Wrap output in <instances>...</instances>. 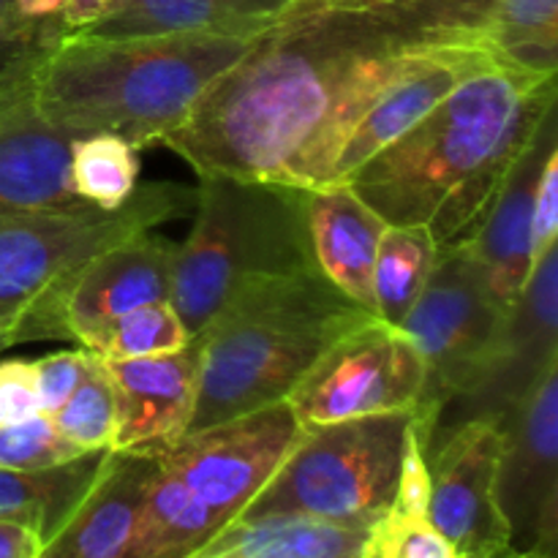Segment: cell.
<instances>
[{
    "label": "cell",
    "mask_w": 558,
    "mask_h": 558,
    "mask_svg": "<svg viewBox=\"0 0 558 558\" xmlns=\"http://www.w3.org/2000/svg\"><path fill=\"white\" fill-rule=\"evenodd\" d=\"M434 36L376 11L292 0L163 136L196 174L319 189L365 109Z\"/></svg>",
    "instance_id": "1"
},
{
    "label": "cell",
    "mask_w": 558,
    "mask_h": 558,
    "mask_svg": "<svg viewBox=\"0 0 558 558\" xmlns=\"http://www.w3.org/2000/svg\"><path fill=\"white\" fill-rule=\"evenodd\" d=\"M554 109L556 74L501 60L469 76L343 183L385 223L425 227L439 248L458 243L477 229Z\"/></svg>",
    "instance_id": "2"
},
{
    "label": "cell",
    "mask_w": 558,
    "mask_h": 558,
    "mask_svg": "<svg viewBox=\"0 0 558 558\" xmlns=\"http://www.w3.org/2000/svg\"><path fill=\"white\" fill-rule=\"evenodd\" d=\"M254 41L256 36L238 33H69L33 63V98L69 140L112 134L140 150L172 134Z\"/></svg>",
    "instance_id": "3"
},
{
    "label": "cell",
    "mask_w": 558,
    "mask_h": 558,
    "mask_svg": "<svg viewBox=\"0 0 558 558\" xmlns=\"http://www.w3.org/2000/svg\"><path fill=\"white\" fill-rule=\"evenodd\" d=\"M319 270L240 289L199 332V396L189 430L287 401L332 341L371 319Z\"/></svg>",
    "instance_id": "4"
},
{
    "label": "cell",
    "mask_w": 558,
    "mask_h": 558,
    "mask_svg": "<svg viewBox=\"0 0 558 558\" xmlns=\"http://www.w3.org/2000/svg\"><path fill=\"white\" fill-rule=\"evenodd\" d=\"M305 205L308 189L300 185L202 174L169 298L191 338L248 283L316 270Z\"/></svg>",
    "instance_id": "5"
},
{
    "label": "cell",
    "mask_w": 558,
    "mask_h": 558,
    "mask_svg": "<svg viewBox=\"0 0 558 558\" xmlns=\"http://www.w3.org/2000/svg\"><path fill=\"white\" fill-rule=\"evenodd\" d=\"M196 207V189L136 185L118 210L0 218V332L11 343L63 338L60 305L71 278L109 245Z\"/></svg>",
    "instance_id": "6"
},
{
    "label": "cell",
    "mask_w": 558,
    "mask_h": 558,
    "mask_svg": "<svg viewBox=\"0 0 558 558\" xmlns=\"http://www.w3.org/2000/svg\"><path fill=\"white\" fill-rule=\"evenodd\" d=\"M409 420L412 412H390L305 428L240 518L300 515L371 529L396 501Z\"/></svg>",
    "instance_id": "7"
},
{
    "label": "cell",
    "mask_w": 558,
    "mask_h": 558,
    "mask_svg": "<svg viewBox=\"0 0 558 558\" xmlns=\"http://www.w3.org/2000/svg\"><path fill=\"white\" fill-rule=\"evenodd\" d=\"M505 319L466 245H441L428 283L401 325L425 363V390L412 414L428 430V441L441 409L472 390L488 368Z\"/></svg>",
    "instance_id": "8"
},
{
    "label": "cell",
    "mask_w": 558,
    "mask_h": 558,
    "mask_svg": "<svg viewBox=\"0 0 558 558\" xmlns=\"http://www.w3.org/2000/svg\"><path fill=\"white\" fill-rule=\"evenodd\" d=\"M425 390V363L412 338L387 322H360L322 352L287 396L303 428L412 412Z\"/></svg>",
    "instance_id": "9"
},
{
    "label": "cell",
    "mask_w": 558,
    "mask_h": 558,
    "mask_svg": "<svg viewBox=\"0 0 558 558\" xmlns=\"http://www.w3.org/2000/svg\"><path fill=\"white\" fill-rule=\"evenodd\" d=\"M303 430L289 403L278 401L147 452L227 526L270 483Z\"/></svg>",
    "instance_id": "10"
},
{
    "label": "cell",
    "mask_w": 558,
    "mask_h": 558,
    "mask_svg": "<svg viewBox=\"0 0 558 558\" xmlns=\"http://www.w3.org/2000/svg\"><path fill=\"white\" fill-rule=\"evenodd\" d=\"M496 501L512 554L556 558L558 539V357L501 420Z\"/></svg>",
    "instance_id": "11"
},
{
    "label": "cell",
    "mask_w": 558,
    "mask_h": 558,
    "mask_svg": "<svg viewBox=\"0 0 558 558\" xmlns=\"http://www.w3.org/2000/svg\"><path fill=\"white\" fill-rule=\"evenodd\" d=\"M501 441V420L477 417L434 436L425 450L430 472L428 521L458 558L512 554L496 501Z\"/></svg>",
    "instance_id": "12"
},
{
    "label": "cell",
    "mask_w": 558,
    "mask_h": 558,
    "mask_svg": "<svg viewBox=\"0 0 558 558\" xmlns=\"http://www.w3.org/2000/svg\"><path fill=\"white\" fill-rule=\"evenodd\" d=\"M36 58L0 69V218L98 210L71 189L74 140L38 112L31 85Z\"/></svg>",
    "instance_id": "13"
},
{
    "label": "cell",
    "mask_w": 558,
    "mask_h": 558,
    "mask_svg": "<svg viewBox=\"0 0 558 558\" xmlns=\"http://www.w3.org/2000/svg\"><path fill=\"white\" fill-rule=\"evenodd\" d=\"M505 58L496 52L488 38H452V41H436L414 49L349 134L338 156L336 180H347L368 158L414 129L469 76Z\"/></svg>",
    "instance_id": "14"
},
{
    "label": "cell",
    "mask_w": 558,
    "mask_h": 558,
    "mask_svg": "<svg viewBox=\"0 0 558 558\" xmlns=\"http://www.w3.org/2000/svg\"><path fill=\"white\" fill-rule=\"evenodd\" d=\"M558 248L548 251L537 265L532 267L521 298L512 305L505 319L499 343L494 349L488 368L477 379V385L461 398L447 403L456 409V417L441 423L434 436L445 434L452 425L466 420L490 417L505 420L507 412L523 398L532 381L543 374L545 365L558 357ZM430 436V439H434ZM430 445V441H428Z\"/></svg>",
    "instance_id": "15"
},
{
    "label": "cell",
    "mask_w": 558,
    "mask_h": 558,
    "mask_svg": "<svg viewBox=\"0 0 558 558\" xmlns=\"http://www.w3.org/2000/svg\"><path fill=\"white\" fill-rule=\"evenodd\" d=\"M174 251L178 245L169 240L140 232L93 256L65 289L60 305L63 338L85 349L129 311L172 298Z\"/></svg>",
    "instance_id": "16"
},
{
    "label": "cell",
    "mask_w": 558,
    "mask_h": 558,
    "mask_svg": "<svg viewBox=\"0 0 558 558\" xmlns=\"http://www.w3.org/2000/svg\"><path fill=\"white\" fill-rule=\"evenodd\" d=\"M558 145L556 109L545 118L534 140L507 174L505 185L490 202L488 213L466 240L477 276L488 298L510 314L532 276V205L539 172L550 147Z\"/></svg>",
    "instance_id": "17"
},
{
    "label": "cell",
    "mask_w": 558,
    "mask_h": 558,
    "mask_svg": "<svg viewBox=\"0 0 558 558\" xmlns=\"http://www.w3.org/2000/svg\"><path fill=\"white\" fill-rule=\"evenodd\" d=\"M199 338L161 357L104 360L118 403L112 450H158L189 434L199 396Z\"/></svg>",
    "instance_id": "18"
},
{
    "label": "cell",
    "mask_w": 558,
    "mask_h": 558,
    "mask_svg": "<svg viewBox=\"0 0 558 558\" xmlns=\"http://www.w3.org/2000/svg\"><path fill=\"white\" fill-rule=\"evenodd\" d=\"M156 456L109 450L90 490L38 558H129Z\"/></svg>",
    "instance_id": "19"
},
{
    "label": "cell",
    "mask_w": 558,
    "mask_h": 558,
    "mask_svg": "<svg viewBox=\"0 0 558 558\" xmlns=\"http://www.w3.org/2000/svg\"><path fill=\"white\" fill-rule=\"evenodd\" d=\"M311 251L316 270L352 303L374 314V259L387 223L343 180L308 189Z\"/></svg>",
    "instance_id": "20"
},
{
    "label": "cell",
    "mask_w": 558,
    "mask_h": 558,
    "mask_svg": "<svg viewBox=\"0 0 558 558\" xmlns=\"http://www.w3.org/2000/svg\"><path fill=\"white\" fill-rule=\"evenodd\" d=\"M292 0H114L93 25L90 38L172 36V33H238L259 36Z\"/></svg>",
    "instance_id": "21"
},
{
    "label": "cell",
    "mask_w": 558,
    "mask_h": 558,
    "mask_svg": "<svg viewBox=\"0 0 558 558\" xmlns=\"http://www.w3.org/2000/svg\"><path fill=\"white\" fill-rule=\"evenodd\" d=\"M368 529L300 515L238 518L185 558H363Z\"/></svg>",
    "instance_id": "22"
},
{
    "label": "cell",
    "mask_w": 558,
    "mask_h": 558,
    "mask_svg": "<svg viewBox=\"0 0 558 558\" xmlns=\"http://www.w3.org/2000/svg\"><path fill=\"white\" fill-rule=\"evenodd\" d=\"M107 452L93 450L69 463L36 472L0 466V521L33 529L47 545L90 490Z\"/></svg>",
    "instance_id": "23"
},
{
    "label": "cell",
    "mask_w": 558,
    "mask_h": 558,
    "mask_svg": "<svg viewBox=\"0 0 558 558\" xmlns=\"http://www.w3.org/2000/svg\"><path fill=\"white\" fill-rule=\"evenodd\" d=\"M221 529L223 523L156 461L129 558H185Z\"/></svg>",
    "instance_id": "24"
},
{
    "label": "cell",
    "mask_w": 558,
    "mask_h": 558,
    "mask_svg": "<svg viewBox=\"0 0 558 558\" xmlns=\"http://www.w3.org/2000/svg\"><path fill=\"white\" fill-rule=\"evenodd\" d=\"M439 245L425 227L387 223L374 259V316L401 327L434 272Z\"/></svg>",
    "instance_id": "25"
},
{
    "label": "cell",
    "mask_w": 558,
    "mask_h": 558,
    "mask_svg": "<svg viewBox=\"0 0 558 558\" xmlns=\"http://www.w3.org/2000/svg\"><path fill=\"white\" fill-rule=\"evenodd\" d=\"M485 38L521 69L558 71V0H496Z\"/></svg>",
    "instance_id": "26"
},
{
    "label": "cell",
    "mask_w": 558,
    "mask_h": 558,
    "mask_svg": "<svg viewBox=\"0 0 558 558\" xmlns=\"http://www.w3.org/2000/svg\"><path fill=\"white\" fill-rule=\"evenodd\" d=\"M136 150L112 134H93L71 142V189L85 205L118 210L136 191Z\"/></svg>",
    "instance_id": "27"
},
{
    "label": "cell",
    "mask_w": 558,
    "mask_h": 558,
    "mask_svg": "<svg viewBox=\"0 0 558 558\" xmlns=\"http://www.w3.org/2000/svg\"><path fill=\"white\" fill-rule=\"evenodd\" d=\"M189 341L191 332L185 330L174 305L158 300L114 319L85 349L101 360H140L180 352Z\"/></svg>",
    "instance_id": "28"
},
{
    "label": "cell",
    "mask_w": 558,
    "mask_h": 558,
    "mask_svg": "<svg viewBox=\"0 0 558 558\" xmlns=\"http://www.w3.org/2000/svg\"><path fill=\"white\" fill-rule=\"evenodd\" d=\"M52 423L80 450H112L114 430H118V403H114L112 379L98 354L90 352L80 387L52 414Z\"/></svg>",
    "instance_id": "29"
},
{
    "label": "cell",
    "mask_w": 558,
    "mask_h": 558,
    "mask_svg": "<svg viewBox=\"0 0 558 558\" xmlns=\"http://www.w3.org/2000/svg\"><path fill=\"white\" fill-rule=\"evenodd\" d=\"M85 456L76 445H71L47 414H33L20 423L0 425V466L36 472V469L60 466L74 458Z\"/></svg>",
    "instance_id": "30"
},
{
    "label": "cell",
    "mask_w": 558,
    "mask_h": 558,
    "mask_svg": "<svg viewBox=\"0 0 558 558\" xmlns=\"http://www.w3.org/2000/svg\"><path fill=\"white\" fill-rule=\"evenodd\" d=\"M363 558H458L428 515L390 507L368 529Z\"/></svg>",
    "instance_id": "31"
},
{
    "label": "cell",
    "mask_w": 558,
    "mask_h": 558,
    "mask_svg": "<svg viewBox=\"0 0 558 558\" xmlns=\"http://www.w3.org/2000/svg\"><path fill=\"white\" fill-rule=\"evenodd\" d=\"M87 357H90L87 349H71V352H54L36 360L41 414L52 417L69 401V396L80 387L82 376H85Z\"/></svg>",
    "instance_id": "32"
},
{
    "label": "cell",
    "mask_w": 558,
    "mask_h": 558,
    "mask_svg": "<svg viewBox=\"0 0 558 558\" xmlns=\"http://www.w3.org/2000/svg\"><path fill=\"white\" fill-rule=\"evenodd\" d=\"M558 243V145L550 147L532 205V262L537 265Z\"/></svg>",
    "instance_id": "33"
},
{
    "label": "cell",
    "mask_w": 558,
    "mask_h": 558,
    "mask_svg": "<svg viewBox=\"0 0 558 558\" xmlns=\"http://www.w3.org/2000/svg\"><path fill=\"white\" fill-rule=\"evenodd\" d=\"M41 414L36 363L27 360H5L0 363V425Z\"/></svg>",
    "instance_id": "34"
},
{
    "label": "cell",
    "mask_w": 558,
    "mask_h": 558,
    "mask_svg": "<svg viewBox=\"0 0 558 558\" xmlns=\"http://www.w3.org/2000/svg\"><path fill=\"white\" fill-rule=\"evenodd\" d=\"M44 543L33 529L14 521H0V558H38Z\"/></svg>",
    "instance_id": "35"
},
{
    "label": "cell",
    "mask_w": 558,
    "mask_h": 558,
    "mask_svg": "<svg viewBox=\"0 0 558 558\" xmlns=\"http://www.w3.org/2000/svg\"><path fill=\"white\" fill-rule=\"evenodd\" d=\"M114 0H65L63 5V31L69 33L82 31V27L93 25L98 16L107 14L112 9Z\"/></svg>",
    "instance_id": "36"
},
{
    "label": "cell",
    "mask_w": 558,
    "mask_h": 558,
    "mask_svg": "<svg viewBox=\"0 0 558 558\" xmlns=\"http://www.w3.org/2000/svg\"><path fill=\"white\" fill-rule=\"evenodd\" d=\"M11 14H14V0H0V69L20 63V60L36 58V54H16L11 44Z\"/></svg>",
    "instance_id": "37"
},
{
    "label": "cell",
    "mask_w": 558,
    "mask_h": 558,
    "mask_svg": "<svg viewBox=\"0 0 558 558\" xmlns=\"http://www.w3.org/2000/svg\"><path fill=\"white\" fill-rule=\"evenodd\" d=\"M9 347H14V343H11V338H9V332H0V352H5Z\"/></svg>",
    "instance_id": "38"
},
{
    "label": "cell",
    "mask_w": 558,
    "mask_h": 558,
    "mask_svg": "<svg viewBox=\"0 0 558 558\" xmlns=\"http://www.w3.org/2000/svg\"><path fill=\"white\" fill-rule=\"evenodd\" d=\"M494 558H545V556H537V554H501V556H494Z\"/></svg>",
    "instance_id": "39"
}]
</instances>
